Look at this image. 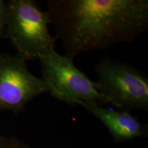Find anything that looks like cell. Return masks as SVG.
Segmentation results:
<instances>
[{
    "label": "cell",
    "instance_id": "cell-1",
    "mask_svg": "<svg viewBox=\"0 0 148 148\" xmlns=\"http://www.w3.org/2000/svg\"><path fill=\"white\" fill-rule=\"evenodd\" d=\"M47 5L56 37L71 60L134 42L148 27L147 0H49Z\"/></svg>",
    "mask_w": 148,
    "mask_h": 148
},
{
    "label": "cell",
    "instance_id": "cell-2",
    "mask_svg": "<svg viewBox=\"0 0 148 148\" xmlns=\"http://www.w3.org/2000/svg\"><path fill=\"white\" fill-rule=\"evenodd\" d=\"M5 36L18 55L25 60L39 59L55 49V38L49 32L50 18L33 0H10L6 2Z\"/></svg>",
    "mask_w": 148,
    "mask_h": 148
},
{
    "label": "cell",
    "instance_id": "cell-3",
    "mask_svg": "<svg viewBox=\"0 0 148 148\" xmlns=\"http://www.w3.org/2000/svg\"><path fill=\"white\" fill-rule=\"evenodd\" d=\"M97 88L108 104L119 110H148V78L131 64L103 57L95 67Z\"/></svg>",
    "mask_w": 148,
    "mask_h": 148
},
{
    "label": "cell",
    "instance_id": "cell-8",
    "mask_svg": "<svg viewBox=\"0 0 148 148\" xmlns=\"http://www.w3.org/2000/svg\"><path fill=\"white\" fill-rule=\"evenodd\" d=\"M6 2L0 0V38L5 36V20H6Z\"/></svg>",
    "mask_w": 148,
    "mask_h": 148
},
{
    "label": "cell",
    "instance_id": "cell-6",
    "mask_svg": "<svg viewBox=\"0 0 148 148\" xmlns=\"http://www.w3.org/2000/svg\"><path fill=\"white\" fill-rule=\"evenodd\" d=\"M79 105L102 122L114 143H119L136 138L147 137V125L140 123L130 112L110 110L92 103L82 102Z\"/></svg>",
    "mask_w": 148,
    "mask_h": 148
},
{
    "label": "cell",
    "instance_id": "cell-5",
    "mask_svg": "<svg viewBox=\"0 0 148 148\" xmlns=\"http://www.w3.org/2000/svg\"><path fill=\"white\" fill-rule=\"evenodd\" d=\"M26 61L18 54L0 53V112L19 113L27 103L49 92L42 78L29 71Z\"/></svg>",
    "mask_w": 148,
    "mask_h": 148
},
{
    "label": "cell",
    "instance_id": "cell-7",
    "mask_svg": "<svg viewBox=\"0 0 148 148\" xmlns=\"http://www.w3.org/2000/svg\"><path fill=\"white\" fill-rule=\"evenodd\" d=\"M0 148H32L23 140L14 136H5L0 134Z\"/></svg>",
    "mask_w": 148,
    "mask_h": 148
},
{
    "label": "cell",
    "instance_id": "cell-4",
    "mask_svg": "<svg viewBox=\"0 0 148 148\" xmlns=\"http://www.w3.org/2000/svg\"><path fill=\"white\" fill-rule=\"evenodd\" d=\"M42 79L56 99L71 106L82 102L108 105L97 83L74 64L73 60L51 50L39 58Z\"/></svg>",
    "mask_w": 148,
    "mask_h": 148
}]
</instances>
